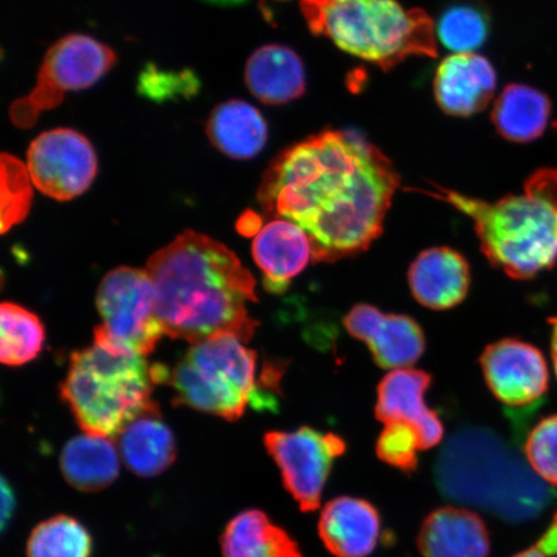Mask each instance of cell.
Instances as JSON below:
<instances>
[{"instance_id":"34","label":"cell","mask_w":557,"mask_h":557,"mask_svg":"<svg viewBox=\"0 0 557 557\" xmlns=\"http://www.w3.org/2000/svg\"><path fill=\"white\" fill-rule=\"evenodd\" d=\"M549 324L553 326L552 333V355L555 373L557 377V318L549 319Z\"/></svg>"},{"instance_id":"22","label":"cell","mask_w":557,"mask_h":557,"mask_svg":"<svg viewBox=\"0 0 557 557\" xmlns=\"http://www.w3.org/2000/svg\"><path fill=\"white\" fill-rule=\"evenodd\" d=\"M207 134L225 156L250 159L259 154L268 141V124L252 104L228 101L219 104L208 121Z\"/></svg>"},{"instance_id":"27","label":"cell","mask_w":557,"mask_h":557,"mask_svg":"<svg viewBox=\"0 0 557 557\" xmlns=\"http://www.w3.org/2000/svg\"><path fill=\"white\" fill-rule=\"evenodd\" d=\"M94 542L78 520L59 515L34 529L27 541V557H90Z\"/></svg>"},{"instance_id":"28","label":"cell","mask_w":557,"mask_h":557,"mask_svg":"<svg viewBox=\"0 0 557 557\" xmlns=\"http://www.w3.org/2000/svg\"><path fill=\"white\" fill-rule=\"evenodd\" d=\"M490 23L485 13L470 4H457L443 13L437 37L449 51L473 53L484 45Z\"/></svg>"},{"instance_id":"33","label":"cell","mask_w":557,"mask_h":557,"mask_svg":"<svg viewBox=\"0 0 557 557\" xmlns=\"http://www.w3.org/2000/svg\"><path fill=\"white\" fill-rule=\"evenodd\" d=\"M16 508L15 493L12 491V486L5 482L3 478L2 482V529L9 525V521L12 519L13 511Z\"/></svg>"},{"instance_id":"35","label":"cell","mask_w":557,"mask_h":557,"mask_svg":"<svg viewBox=\"0 0 557 557\" xmlns=\"http://www.w3.org/2000/svg\"><path fill=\"white\" fill-rule=\"evenodd\" d=\"M212 2L222 3V4H236V3H239L240 0H212Z\"/></svg>"},{"instance_id":"29","label":"cell","mask_w":557,"mask_h":557,"mask_svg":"<svg viewBox=\"0 0 557 557\" xmlns=\"http://www.w3.org/2000/svg\"><path fill=\"white\" fill-rule=\"evenodd\" d=\"M30 174L18 159L2 157V232L20 224L29 213L33 191Z\"/></svg>"},{"instance_id":"13","label":"cell","mask_w":557,"mask_h":557,"mask_svg":"<svg viewBox=\"0 0 557 557\" xmlns=\"http://www.w3.org/2000/svg\"><path fill=\"white\" fill-rule=\"evenodd\" d=\"M352 337L363 341L381 368L407 369L422 357L424 336L413 319L383 313L374 306H355L344 319Z\"/></svg>"},{"instance_id":"2","label":"cell","mask_w":557,"mask_h":557,"mask_svg":"<svg viewBox=\"0 0 557 557\" xmlns=\"http://www.w3.org/2000/svg\"><path fill=\"white\" fill-rule=\"evenodd\" d=\"M157 315L166 336L191 345L220 336L248 343L259 322L256 278L225 244L186 230L150 257Z\"/></svg>"},{"instance_id":"31","label":"cell","mask_w":557,"mask_h":557,"mask_svg":"<svg viewBox=\"0 0 557 557\" xmlns=\"http://www.w3.org/2000/svg\"><path fill=\"white\" fill-rule=\"evenodd\" d=\"M377 455L383 462L400 471L412 473L418 466V451L422 450L420 436L404 424L389 423L377 442Z\"/></svg>"},{"instance_id":"1","label":"cell","mask_w":557,"mask_h":557,"mask_svg":"<svg viewBox=\"0 0 557 557\" xmlns=\"http://www.w3.org/2000/svg\"><path fill=\"white\" fill-rule=\"evenodd\" d=\"M399 174L352 132L325 131L285 150L264 174V211L310 236L313 262L359 255L382 234Z\"/></svg>"},{"instance_id":"7","label":"cell","mask_w":557,"mask_h":557,"mask_svg":"<svg viewBox=\"0 0 557 557\" xmlns=\"http://www.w3.org/2000/svg\"><path fill=\"white\" fill-rule=\"evenodd\" d=\"M166 381L177 404L227 421L239 420L248 404L267 406L257 386V354L233 336L193 345Z\"/></svg>"},{"instance_id":"11","label":"cell","mask_w":557,"mask_h":557,"mask_svg":"<svg viewBox=\"0 0 557 557\" xmlns=\"http://www.w3.org/2000/svg\"><path fill=\"white\" fill-rule=\"evenodd\" d=\"M27 171L33 184L47 197L61 201L74 199L94 183L96 151L79 132L48 131L32 143L27 151Z\"/></svg>"},{"instance_id":"8","label":"cell","mask_w":557,"mask_h":557,"mask_svg":"<svg viewBox=\"0 0 557 557\" xmlns=\"http://www.w3.org/2000/svg\"><path fill=\"white\" fill-rule=\"evenodd\" d=\"M96 305L101 325L95 330V345L116 355L144 358L156 350L164 331L146 269L111 270L102 278Z\"/></svg>"},{"instance_id":"14","label":"cell","mask_w":557,"mask_h":557,"mask_svg":"<svg viewBox=\"0 0 557 557\" xmlns=\"http://www.w3.org/2000/svg\"><path fill=\"white\" fill-rule=\"evenodd\" d=\"M431 375L416 369H398L383 377L379 386L375 417L382 423H398L413 429L422 450L441 444L444 428L435 410L424 401Z\"/></svg>"},{"instance_id":"10","label":"cell","mask_w":557,"mask_h":557,"mask_svg":"<svg viewBox=\"0 0 557 557\" xmlns=\"http://www.w3.org/2000/svg\"><path fill=\"white\" fill-rule=\"evenodd\" d=\"M263 443L299 508L305 512L315 511L334 461L346 451L344 438L304 426L295 431H270Z\"/></svg>"},{"instance_id":"4","label":"cell","mask_w":557,"mask_h":557,"mask_svg":"<svg viewBox=\"0 0 557 557\" xmlns=\"http://www.w3.org/2000/svg\"><path fill=\"white\" fill-rule=\"evenodd\" d=\"M435 482L445 497L508 521L539 517L556 496L503 436L482 426H465L448 438Z\"/></svg>"},{"instance_id":"25","label":"cell","mask_w":557,"mask_h":557,"mask_svg":"<svg viewBox=\"0 0 557 557\" xmlns=\"http://www.w3.org/2000/svg\"><path fill=\"white\" fill-rule=\"evenodd\" d=\"M552 116V101L541 90L510 85L500 94L492 111L498 134L508 141L527 144L540 138Z\"/></svg>"},{"instance_id":"19","label":"cell","mask_w":557,"mask_h":557,"mask_svg":"<svg viewBox=\"0 0 557 557\" xmlns=\"http://www.w3.org/2000/svg\"><path fill=\"white\" fill-rule=\"evenodd\" d=\"M418 548L423 557H487L491 539L485 522L463 507H442L424 519Z\"/></svg>"},{"instance_id":"26","label":"cell","mask_w":557,"mask_h":557,"mask_svg":"<svg viewBox=\"0 0 557 557\" xmlns=\"http://www.w3.org/2000/svg\"><path fill=\"white\" fill-rule=\"evenodd\" d=\"M0 361L10 367L29 363L45 345V326L23 306L4 302L0 308Z\"/></svg>"},{"instance_id":"12","label":"cell","mask_w":557,"mask_h":557,"mask_svg":"<svg viewBox=\"0 0 557 557\" xmlns=\"http://www.w3.org/2000/svg\"><path fill=\"white\" fill-rule=\"evenodd\" d=\"M487 387L511 408L537 403L548 389V368L539 348L518 339L487 346L480 358Z\"/></svg>"},{"instance_id":"20","label":"cell","mask_w":557,"mask_h":557,"mask_svg":"<svg viewBox=\"0 0 557 557\" xmlns=\"http://www.w3.org/2000/svg\"><path fill=\"white\" fill-rule=\"evenodd\" d=\"M246 83L250 92L261 102L287 103L305 94V67L301 59L290 48L263 46L247 62Z\"/></svg>"},{"instance_id":"32","label":"cell","mask_w":557,"mask_h":557,"mask_svg":"<svg viewBox=\"0 0 557 557\" xmlns=\"http://www.w3.org/2000/svg\"><path fill=\"white\" fill-rule=\"evenodd\" d=\"M513 557H557V513L542 537L531 548Z\"/></svg>"},{"instance_id":"30","label":"cell","mask_w":557,"mask_h":557,"mask_svg":"<svg viewBox=\"0 0 557 557\" xmlns=\"http://www.w3.org/2000/svg\"><path fill=\"white\" fill-rule=\"evenodd\" d=\"M525 459L548 485H557V414L543 418L525 442Z\"/></svg>"},{"instance_id":"21","label":"cell","mask_w":557,"mask_h":557,"mask_svg":"<svg viewBox=\"0 0 557 557\" xmlns=\"http://www.w3.org/2000/svg\"><path fill=\"white\" fill-rule=\"evenodd\" d=\"M117 444L125 466L143 478L160 475L177 456L176 441L159 409L131 421L117 435Z\"/></svg>"},{"instance_id":"24","label":"cell","mask_w":557,"mask_h":557,"mask_svg":"<svg viewBox=\"0 0 557 557\" xmlns=\"http://www.w3.org/2000/svg\"><path fill=\"white\" fill-rule=\"evenodd\" d=\"M221 548L224 557H302L289 534L260 510L236 515L221 535Z\"/></svg>"},{"instance_id":"15","label":"cell","mask_w":557,"mask_h":557,"mask_svg":"<svg viewBox=\"0 0 557 557\" xmlns=\"http://www.w3.org/2000/svg\"><path fill=\"white\" fill-rule=\"evenodd\" d=\"M496 87V70L476 53L449 55L438 65L434 79L436 102L453 116L480 113L493 99Z\"/></svg>"},{"instance_id":"18","label":"cell","mask_w":557,"mask_h":557,"mask_svg":"<svg viewBox=\"0 0 557 557\" xmlns=\"http://www.w3.org/2000/svg\"><path fill=\"white\" fill-rule=\"evenodd\" d=\"M408 278L417 301L431 310L461 304L471 282L468 261L447 247L423 250L410 267Z\"/></svg>"},{"instance_id":"6","label":"cell","mask_w":557,"mask_h":557,"mask_svg":"<svg viewBox=\"0 0 557 557\" xmlns=\"http://www.w3.org/2000/svg\"><path fill=\"white\" fill-rule=\"evenodd\" d=\"M156 383L154 368L144 357L94 345L72 355L61 396L86 434L113 438L137 417L159 409L151 399Z\"/></svg>"},{"instance_id":"3","label":"cell","mask_w":557,"mask_h":557,"mask_svg":"<svg viewBox=\"0 0 557 557\" xmlns=\"http://www.w3.org/2000/svg\"><path fill=\"white\" fill-rule=\"evenodd\" d=\"M444 201L472 220L487 261L512 278H532L557 263V170L541 169L524 191L490 203L434 185L410 190Z\"/></svg>"},{"instance_id":"23","label":"cell","mask_w":557,"mask_h":557,"mask_svg":"<svg viewBox=\"0 0 557 557\" xmlns=\"http://www.w3.org/2000/svg\"><path fill=\"white\" fill-rule=\"evenodd\" d=\"M62 475L82 492H99L113 484L120 475V456L109 437L83 434L62 449Z\"/></svg>"},{"instance_id":"9","label":"cell","mask_w":557,"mask_h":557,"mask_svg":"<svg viewBox=\"0 0 557 557\" xmlns=\"http://www.w3.org/2000/svg\"><path fill=\"white\" fill-rule=\"evenodd\" d=\"M115 62V52L99 40L88 35H67L46 54L37 86L12 104V123L23 129L33 127L44 111L59 107L67 92L94 86Z\"/></svg>"},{"instance_id":"17","label":"cell","mask_w":557,"mask_h":557,"mask_svg":"<svg viewBox=\"0 0 557 557\" xmlns=\"http://www.w3.org/2000/svg\"><path fill=\"white\" fill-rule=\"evenodd\" d=\"M319 534L334 556H371L382 541L380 512L364 499L334 498L320 515Z\"/></svg>"},{"instance_id":"16","label":"cell","mask_w":557,"mask_h":557,"mask_svg":"<svg viewBox=\"0 0 557 557\" xmlns=\"http://www.w3.org/2000/svg\"><path fill=\"white\" fill-rule=\"evenodd\" d=\"M252 253L271 294H283L313 261L310 236L295 222L275 219L255 235Z\"/></svg>"},{"instance_id":"5","label":"cell","mask_w":557,"mask_h":557,"mask_svg":"<svg viewBox=\"0 0 557 557\" xmlns=\"http://www.w3.org/2000/svg\"><path fill=\"white\" fill-rule=\"evenodd\" d=\"M299 5L313 34L383 70L412 55H437L434 21L398 0H301Z\"/></svg>"}]
</instances>
